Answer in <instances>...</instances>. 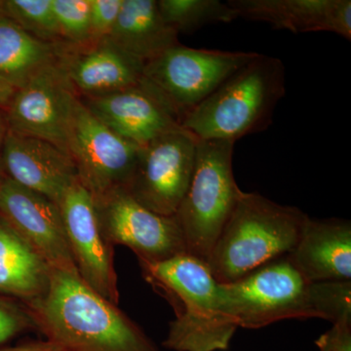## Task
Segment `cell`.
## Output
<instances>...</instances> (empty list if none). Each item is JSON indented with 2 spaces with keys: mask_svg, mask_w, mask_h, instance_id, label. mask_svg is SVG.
<instances>
[{
  "mask_svg": "<svg viewBox=\"0 0 351 351\" xmlns=\"http://www.w3.org/2000/svg\"><path fill=\"white\" fill-rule=\"evenodd\" d=\"M16 90L17 88L0 76V117H4V112L12 100Z\"/></svg>",
  "mask_w": 351,
  "mask_h": 351,
  "instance_id": "obj_29",
  "label": "cell"
},
{
  "mask_svg": "<svg viewBox=\"0 0 351 351\" xmlns=\"http://www.w3.org/2000/svg\"><path fill=\"white\" fill-rule=\"evenodd\" d=\"M178 36L164 22L156 0H123L114 27L106 40L145 64L179 44Z\"/></svg>",
  "mask_w": 351,
  "mask_h": 351,
  "instance_id": "obj_19",
  "label": "cell"
},
{
  "mask_svg": "<svg viewBox=\"0 0 351 351\" xmlns=\"http://www.w3.org/2000/svg\"><path fill=\"white\" fill-rule=\"evenodd\" d=\"M0 214L50 269L77 272L56 203L5 177L0 182Z\"/></svg>",
  "mask_w": 351,
  "mask_h": 351,
  "instance_id": "obj_13",
  "label": "cell"
},
{
  "mask_svg": "<svg viewBox=\"0 0 351 351\" xmlns=\"http://www.w3.org/2000/svg\"><path fill=\"white\" fill-rule=\"evenodd\" d=\"M4 351H63V350L53 341L45 339V341H34V343Z\"/></svg>",
  "mask_w": 351,
  "mask_h": 351,
  "instance_id": "obj_30",
  "label": "cell"
},
{
  "mask_svg": "<svg viewBox=\"0 0 351 351\" xmlns=\"http://www.w3.org/2000/svg\"><path fill=\"white\" fill-rule=\"evenodd\" d=\"M34 326L29 314H22L0 304V345L27 327Z\"/></svg>",
  "mask_w": 351,
  "mask_h": 351,
  "instance_id": "obj_27",
  "label": "cell"
},
{
  "mask_svg": "<svg viewBox=\"0 0 351 351\" xmlns=\"http://www.w3.org/2000/svg\"><path fill=\"white\" fill-rule=\"evenodd\" d=\"M7 132V126L4 117H0V182L5 178L2 163V152H3L4 138Z\"/></svg>",
  "mask_w": 351,
  "mask_h": 351,
  "instance_id": "obj_31",
  "label": "cell"
},
{
  "mask_svg": "<svg viewBox=\"0 0 351 351\" xmlns=\"http://www.w3.org/2000/svg\"><path fill=\"white\" fill-rule=\"evenodd\" d=\"M2 163L5 177L57 205L66 189L78 181L75 164L69 152L46 141L8 129Z\"/></svg>",
  "mask_w": 351,
  "mask_h": 351,
  "instance_id": "obj_14",
  "label": "cell"
},
{
  "mask_svg": "<svg viewBox=\"0 0 351 351\" xmlns=\"http://www.w3.org/2000/svg\"><path fill=\"white\" fill-rule=\"evenodd\" d=\"M197 141L181 127L142 147L126 189L132 197L154 213L174 216L191 182Z\"/></svg>",
  "mask_w": 351,
  "mask_h": 351,
  "instance_id": "obj_11",
  "label": "cell"
},
{
  "mask_svg": "<svg viewBox=\"0 0 351 351\" xmlns=\"http://www.w3.org/2000/svg\"><path fill=\"white\" fill-rule=\"evenodd\" d=\"M58 207L80 278L95 292L119 306L113 247L101 234L93 195L76 181L66 189Z\"/></svg>",
  "mask_w": 351,
  "mask_h": 351,
  "instance_id": "obj_12",
  "label": "cell"
},
{
  "mask_svg": "<svg viewBox=\"0 0 351 351\" xmlns=\"http://www.w3.org/2000/svg\"><path fill=\"white\" fill-rule=\"evenodd\" d=\"M285 66L277 58L258 54L182 120L198 140L237 142L269 128L286 92Z\"/></svg>",
  "mask_w": 351,
  "mask_h": 351,
  "instance_id": "obj_4",
  "label": "cell"
},
{
  "mask_svg": "<svg viewBox=\"0 0 351 351\" xmlns=\"http://www.w3.org/2000/svg\"><path fill=\"white\" fill-rule=\"evenodd\" d=\"M123 0H90V44L106 40L112 34Z\"/></svg>",
  "mask_w": 351,
  "mask_h": 351,
  "instance_id": "obj_26",
  "label": "cell"
},
{
  "mask_svg": "<svg viewBox=\"0 0 351 351\" xmlns=\"http://www.w3.org/2000/svg\"><path fill=\"white\" fill-rule=\"evenodd\" d=\"M94 198L104 239L131 249L138 263H154L186 253L176 216L154 213L120 188Z\"/></svg>",
  "mask_w": 351,
  "mask_h": 351,
  "instance_id": "obj_9",
  "label": "cell"
},
{
  "mask_svg": "<svg viewBox=\"0 0 351 351\" xmlns=\"http://www.w3.org/2000/svg\"><path fill=\"white\" fill-rule=\"evenodd\" d=\"M309 283L285 256L221 285L239 327L258 329L281 320L314 318Z\"/></svg>",
  "mask_w": 351,
  "mask_h": 351,
  "instance_id": "obj_7",
  "label": "cell"
},
{
  "mask_svg": "<svg viewBox=\"0 0 351 351\" xmlns=\"http://www.w3.org/2000/svg\"><path fill=\"white\" fill-rule=\"evenodd\" d=\"M308 302L314 318L351 324V281L309 283Z\"/></svg>",
  "mask_w": 351,
  "mask_h": 351,
  "instance_id": "obj_24",
  "label": "cell"
},
{
  "mask_svg": "<svg viewBox=\"0 0 351 351\" xmlns=\"http://www.w3.org/2000/svg\"><path fill=\"white\" fill-rule=\"evenodd\" d=\"M64 351V350H63Z\"/></svg>",
  "mask_w": 351,
  "mask_h": 351,
  "instance_id": "obj_32",
  "label": "cell"
},
{
  "mask_svg": "<svg viewBox=\"0 0 351 351\" xmlns=\"http://www.w3.org/2000/svg\"><path fill=\"white\" fill-rule=\"evenodd\" d=\"M235 142L198 140L195 167L175 214L186 253L206 263L242 191L233 175Z\"/></svg>",
  "mask_w": 351,
  "mask_h": 351,
  "instance_id": "obj_5",
  "label": "cell"
},
{
  "mask_svg": "<svg viewBox=\"0 0 351 351\" xmlns=\"http://www.w3.org/2000/svg\"><path fill=\"white\" fill-rule=\"evenodd\" d=\"M142 147L122 138L88 110L82 99L69 128L68 152L78 181L93 195L130 184Z\"/></svg>",
  "mask_w": 351,
  "mask_h": 351,
  "instance_id": "obj_8",
  "label": "cell"
},
{
  "mask_svg": "<svg viewBox=\"0 0 351 351\" xmlns=\"http://www.w3.org/2000/svg\"><path fill=\"white\" fill-rule=\"evenodd\" d=\"M47 263L5 221L0 223V292L29 302L49 285Z\"/></svg>",
  "mask_w": 351,
  "mask_h": 351,
  "instance_id": "obj_20",
  "label": "cell"
},
{
  "mask_svg": "<svg viewBox=\"0 0 351 351\" xmlns=\"http://www.w3.org/2000/svg\"><path fill=\"white\" fill-rule=\"evenodd\" d=\"M62 45L39 40L0 14V76L17 89L58 61Z\"/></svg>",
  "mask_w": 351,
  "mask_h": 351,
  "instance_id": "obj_21",
  "label": "cell"
},
{
  "mask_svg": "<svg viewBox=\"0 0 351 351\" xmlns=\"http://www.w3.org/2000/svg\"><path fill=\"white\" fill-rule=\"evenodd\" d=\"M82 101L108 128L141 147L182 127L169 108L142 82Z\"/></svg>",
  "mask_w": 351,
  "mask_h": 351,
  "instance_id": "obj_16",
  "label": "cell"
},
{
  "mask_svg": "<svg viewBox=\"0 0 351 351\" xmlns=\"http://www.w3.org/2000/svg\"><path fill=\"white\" fill-rule=\"evenodd\" d=\"M0 14L39 40L62 43L52 0H0Z\"/></svg>",
  "mask_w": 351,
  "mask_h": 351,
  "instance_id": "obj_23",
  "label": "cell"
},
{
  "mask_svg": "<svg viewBox=\"0 0 351 351\" xmlns=\"http://www.w3.org/2000/svg\"><path fill=\"white\" fill-rule=\"evenodd\" d=\"M307 216L257 193H243L215 243L207 265L221 284L239 280L295 248Z\"/></svg>",
  "mask_w": 351,
  "mask_h": 351,
  "instance_id": "obj_3",
  "label": "cell"
},
{
  "mask_svg": "<svg viewBox=\"0 0 351 351\" xmlns=\"http://www.w3.org/2000/svg\"><path fill=\"white\" fill-rule=\"evenodd\" d=\"M145 280L174 308L164 348L173 351H225L239 325L221 283L207 263L188 253L162 262L140 263Z\"/></svg>",
  "mask_w": 351,
  "mask_h": 351,
  "instance_id": "obj_2",
  "label": "cell"
},
{
  "mask_svg": "<svg viewBox=\"0 0 351 351\" xmlns=\"http://www.w3.org/2000/svg\"><path fill=\"white\" fill-rule=\"evenodd\" d=\"M258 54L197 49L179 43L145 64L142 83L181 125L186 114Z\"/></svg>",
  "mask_w": 351,
  "mask_h": 351,
  "instance_id": "obj_6",
  "label": "cell"
},
{
  "mask_svg": "<svg viewBox=\"0 0 351 351\" xmlns=\"http://www.w3.org/2000/svg\"><path fill=\"white\" fill-rule=\"evenodd\" d=\"M80 100L58 59L16 90L4 112L7 129L68 152L69 128Z\"/></svg>",
  "mask_w": 351,
  "mask_h": 351,
  "instance_id": "obj_10",
  "label": "cell"
},
{
  "mask_svg": "<svg viewBox=\"0 0 351 351\" xmlns=\"http://www.w3.org/2000/svg\"><path fill=\"white\" fill-rule=\"evenodd\" d=\"M239 18L269 23L276 29L330 32L351 39L350 0H230Z\"/></svg>",
  "mask_w": 351,
  "mask_h": 351,
  "instance_id": "obj_18",
  "label": "cell"
},
{
  "mask_svg": "<svg viewBox=\"0 0 351 351\" xmlns=\"http://www.w3.org/2000/svg\"><path fill=\"white\" fill-rule=\"evenodd\" d=\"M27 304L34 327L64 351H160L77 272L50 269L45 294Z\"/></svg>",
  "mask_w": 351,
  "mask_h": 351,
  "instance_id": "obj_1",
  "label": "cell"
},
{
  "mask_svg": "<svg viewBox=\"0 0 351 351\" xmlns=\"http://www.w3.org/2000/svg\"><path fill=\"white\" fill-rule=\"evenodd\" d=\"M289 261L308 282L351 281V223L306 216Z\"/></svg>",
  "mask_w": 351,
  "mask_h": 351,
  "instance_id": "obj_17",
  "label": "cell"
},
{
  "mask_svg": "<svg viewBox=\"0 0 351 351\" xmlns=\"http://www.w3.org/2000/svg\"><path fill=\"white\" fill-rule=\"evenodd\" d=\"M59 63L78 94L85 99L137 86L145 64L107 40L71 46L63 43Z\"/></svg>",
  "mask_w": 351,
  "mask_h": 351,
  "instance_id": "obj_15",
  "label": "cell"
},
{
  "mask_svg": "<svg viewBox=\"0 0 351 351\" xmlns=\"http://www.w3.org/2000/svg\"><path fill=\"white\" fill-rule=\"evenodd\" d=\"M157 6L164 22L178 34H193L208 25L239 19L228 2L219 0H158Z\"/></svg>",
  "mask_w": 351,
  "mask_h": 351,
  "instance_id": "obj_22",
  "label": "cell"
},
{
  "mask_svg": "<svg viewBox=\"0 0 351 351\" xmlns=\"http://www.w3.org/2000/svg\"><path fill=\"white\" fill-rule=\"evenodd\" d=\"M62 43L90 44V0H52Z\"/></svg>",
  "mask_w": 351,
  "mask_h": 351,
  "instance_id": "obj_25",
  "label": "cell"
},
{
  "mask_svg": "<svg viewBox=\"0 0 351 351\" xmlns=\"http://www.w3.org/2000/svg\"><path fill=\"white\" fill-rule=\"evenodd\" d=\"M320 351H351V324H335L316 339Z\"/></svg>",
  "mask_w": 351,
  "mask_h": 351,
  "instance_id": "obj_28",
  "label": "cell"
}]
</instances>
